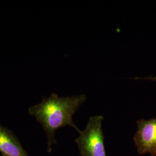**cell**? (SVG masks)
<instances>
[{
  "mask_svg": "<svg viewBox=\"0 0 156 156\" xmlns=\"http://www.w3.org/2000/svg\"><path fill=\"white\" fill-rule=\"evenodd\" d=\"M138 129L134 136V142L140 154L150 153L156 149V118L137 121Z\"/></svg>",
  "mask_w": 156,
  "mask_h": 156,
  "instance_id": "obj_3",
  "label": "cell"
},
{
  "mask_svg": "<svg viewBox=\"0 0 156 156\" xmlns=\"http://www.w3.org/2000/svg\"><path fill=\"white\" fill-rule=\"evenodd\" d=\"M151 156H156V149L155 151H154L153 152V153L151 154Z\"/></svg>",
  "mask_w": 156,
  "mask_h": 156,
  "instance_id": "obj_6",
  "label": "cell"
},
{
  "mask_svg": "<svg viewBox=\"0 0 156 156\" xmlns=\"http://www.w3.org/2000/svg\"><path fill=\"white\" fill-rule=\"evenodd\" d=\"M104 119L101 115L90 117L84 129L79 133L75 142L81 156H107L102 131Z\"/></svg>",
  "mask_w": 156,
  "mask_h": 156,
  "instance_id": "obj_2",
  "label": "cell"
},
{
  "mask_svg": "<svg viewBox=\"0 0 156 156\" xmlns=\"http://www.w3.org/2000/svg\"><path fill=\"white\" fill-rule=\"evenodd\" d=\"M86 99L84 94L60 97L56 93H51L39 104L28 108L29 114L42 125L45 131L48 152L56 144L55 135L58 128L70 126L79 133L81 131L73 121V116Z\"/></svg>",
  "mask_w": 156,
  "mask_h": 156,
  "instance_id": "obj_1",
  "label": "cell"
},
{
  "mask_svg": "<svg viewBox=\"0 0 156 156\" xmlns=\"http://www.w3.org/2000/svg\"><path fill=\"white\" fill-rule=\"evenodd\" d=\"M136 79H149L151 80H156V76L155 77H147V78H135Z\"/></svg>",
  "mask_w": 156,
  "mask_h": 156,
  "instance_id": "obj_5",
  "label": "cell"
},
{
  "mask_svg": "<svg viewBox=\"0 0 156 156\" xmlns=\"http://www.w3.org/2000/svg\"><path fill=\"white\" fill-rule=\"evenodd\" d=\"M0 152L2 156H28L16 136L0 125Z\"/></svg>",
  "mask_w": 156,
  "mask_h": 156,
  "instance_id": "obj_4",
  "label": "cell"
}]
</instances>
